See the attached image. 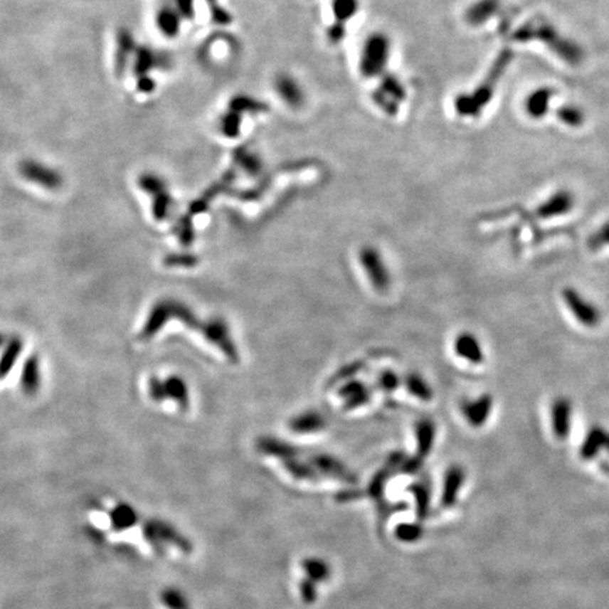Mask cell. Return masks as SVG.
<instances>
[{
    "mask_svg": "<svg viewBox=\"0 0 609 609\" xmlns=\"http://www.w3.org/2000/svg\"><path fill=\"white\" fill-rule=\"evenodd\" d=\"M405 386L411 395L419 398L420 401L428 402V401H432V398H433V389L419 374L409 373L405 377Z\"/></svg>",
    "mask_w": 609,
    "mask_h": 609,
    "instance_id": "cell-18",
    "label": "cell"
},
{
    "mask_svg": "<svg viewBox=\"0 0 609 609\" xmlns=\"http://www.w3.org/2000/svg\"><path fill=\"white\" fill-rule=\"evenodd\" d=\"M140 185L144 191L150 192L154 198V216L158 221H164L168 216V211L171 208V196L166 192L165 185L161 179L144 175L140 179Z\"/></svg>",
    "mask_w": 609,
    "mask_h": 609,
    "instance_id": "cell-9",
    "label": "cell"
},
{
    "mask_svg": "<svg viewBox=\"0 0 609 609\" xmlns=\"http://www.w3.org/2000/svg\"><path fill=\"white\" fill-rule=\"evenodd\" d=\"M558 119L570 127H581L584 123V115L578 107L563 106L557 110Z\"/></svg>",
    "mask_w": 609,
    "mask_h": 609,
    "instance_id": "cell-26",
    "label": "cell"
},
{
    "mask_svg": "<svg viewBox=\"0 0 609 609\" xmlns=\"http://www.w3.org/2000/svg\"><path fill=\"white\" fill-rule=\"evenodd\" d=\"M21 386L27 393L36 392L40 386V370H38V363L36 357L30 359L26 363L24 373L21 376Z\"/></svg>",
    "mask_w": 609,
    "mask_h": 609,
    "instance_id": "cell-22",
    "label": "cell"
},
{
    "mask_svg": "<svg viewBox=\"0 0 609 609\" xmlns=\"http://www.w3.org/2000/svg\"><path fill=\"white\" fill-rule=\"evenodd\" d=\"M391 54V40L385 33H371L364 41L360 57V73L366 78L378 76L385 71Z\"/></svg>",
    "mask_w": 609,
    "mask_h": 609,
    "instance_id": "cell-3",
    "label": "cell"
},
{
    "mask_svg": "<svg viewBox=\"0 0 609 609\" xmlns=\"http://www.w3.org/2000/svg\"><path fill=\"white\" fill-rule=\"evenodd\" d=\"M228 109H230V110H234V112H237V113H240V115H243L244 112H253V113L263 112V110L265 109V106H264L261 102L254 100V99H251V97H247V96H235V97L230 102Z\"/></svg>",
    "mask_w": 609,
    "mask_h": 609,
    "instance_id": "cell-25",
    "label": "cell"
},
{
    "mask_svg": "<svg viewBox=\"0 0 609 609\" xmlns=\"http://www.w3.org/2000/svg\"><path fill=\"white\" fill-rule=\"evenodd\" d=\"M492 405H494L492 396L489 393H482L480 398L465 402L462 406V411L467 419L472 425H481L488 419L492 411Z\"/></svg>",
    "mask_w": 609,
    "mask_h": 609,
    "instance_id": "cell-14",
    "label": "cell"
},
{
    "mask_svg": "<svg viewBox=\"0 0 609 609\" xmlns=\"http://www.w3.org/2000/svg\"><path fill=\"white\" fill-rule=\"evenodd\" d=\"M344 36H346V27L341 23H336L334 21V24L330 26L329 30H327V38L333 44L334 43H340L344 38Z\"/></svg>",
    "mask_w": 609,
    "mask_h": 609,
    "instance_id": "cell-33",
    "label": "cell"
},
{
    "mask_svg": "<svg viewBox=\"0 0 609 609\" xmlns=\"http://www.w3.org/2000/svg\"><path fill=\"white\" fill-rule=\"evenodd\" d=\"M576 206L574 195L570 191L560 189L541 202L536 211L541 219H557L567 216Z\"/></svg>",
    "mask_w": 609,
    "mask_h": 609,
    "instance_id": "cell-7",
    "label": "cell"
},
{
    "mask_svg": "<svg viewBox=\"0 0 609 609\" xmlns=\"http://www.w3.org/2000/svg\"><path fill=\"white\" fill-rule=\"evenodd\" d=\"M274 88L277 95L290 106L294 109H298L304 105V93L298 83V80L294 76L288 74H280L275 78Z\"/></svg>",
    "mask_w": 609,
    "mask_h": 609,
    "instance_id": "cell-12",
    "label": "cell"
},
{
    "mask_svg": "<svg viewBox=\"0 0 609 609\" xmlns=\"http://www.w3.org/2000/svg\"><path fill=\"white\" fill-rule=\"evenodd\" d=\"M499 7V0H478L471 4L465 13V20L471 26H481Z\"/></svg>",
    "mask_w": 609,
    "mask_h": 609,
    "instance_id": "cell-15",
    "label": "cell"
},
{
    "mask_svg": "<svg viewBox=\"0 0 609 609\" xmlns=\"http://www.w3.org/2000/svg\"><path fill=\"white\" fill-rule=\"evenodd\" d=\"M573 415V403L566 396H557L550 405V419L553 430L557 436H567L570 432Z\"/></svg>",
    "mask_w": 609,
    "mask_h": 609,
    "instance_id": "cell-11",
    "label": "cell"
},
{
    "mask_svg": "<svg viewBox=\"0 0 609 609\" xmlns=\"http://www.w3.org/2000/svg\"><path fill=\"white\" fill-rule=\"evenodd\" d=\"M172 9H175L182 18L194 17V0H165Z\"/></svg>",
    "mask_w": 609,
    "mask_h": 609,
    "instance_id": "cell-29",
    "label": "cell"
},
{
    "mask_svg": "<svg viewBox=\"0 0 609 609\" xmlns=\"http://www.w3.org/2000/svg\"><path fill=\"white\" fill-rule=\"evenodd\" d=\"M399 383H401L399 377L395 373H392V371L382 373L380 378H378V385H380L381 389H383L386 392H392V391L398 389Z\"/></svg>",
    "mask_w": 609,
    "mask_h": 609,
    "instance_id": "cell-32",
    "label": "cell"
},
{
    "mask_svg": "<svg viewBox=\"0 0 609 609\" xmlns=\"http://www.w3.org/2000/svg\"><path fill=\"white\" fill-rule=\"evenodd\" d=\"M359 261L364 268L371 287L377 292L385 294L391 287V275L380 251L376 247L366 245L359 251Z\"/></svg>",
    "mask_w": 609,
    "mask_h": 609,
    "instance_id": "cell-5",
    "label": "cell"
},
{
    "mask_svg": "<svg viewBox=\"0 0 609 609\" xmlns=\"http://www.w3.org/2000/svg\"><path fill=\"white\" fill-rule=\"evenodd\" d=\"M360 9L359 0H332V10L336 23L346 24L351 20Z\"/></svg>",
    "mask_w": 609,
    "mask_h": 609,
    "instance_id": "cell-19",
    "label": "cell"
},
{
    "mask_svg": "<svg viewBox=\"0 0 609 609\" xmlns=\"http://www.w3.org/2000/svg\"><path fill=\"white\" fill-rule=\"evenodd\" d=\"M551 96H553V92L549 88H541V89L534 90L532 95L528 96V99L525 102V107H526L528 115L533 119L543 117L549 110V102H550Z\"/></svg>",
    "mask_w": 609,
    "mask_h": 609,
    "instance_id": "cell-16",
    "label": "cell"
},
{
    "mask_svg": "<svg viewBox=\"0 0 609 609\" xmlns=\"http://www.w3.org/2000/svg\"><path fill=\"white\" fill-rule=\"evenodd\" d=\"M339 393L346 401L347 408H357V406L366 403L370 398L369 388L363 382H359V381H351V382L346 383L340 389Z\"/></svg>",
    "mask_w": 609,
    "mask_h": 609,
    "instance_id": "cell-17",
    "label": "cell"
},
{
    "mask_svg": "<svg viewBox=\"0 0 609 609\" xmlns=\"http://www.w3.org/2000/svg\"><path fill=\"white\" fill-rule=\"evenodd\" d=\"M380 90L382 93H385L388 97L395 100L396 103L402 102L406 97V92H405V88L402 86V83L398 80L396 76L389 75V74H386L382 78Z\"/></svg>",
    "mask_w": 609,
    "mask_h": 609,
    "instance_id": "cell-23",
    "label": "cell"
},
{
    "mask_svg": "<svg viewBox=\"0 0 609 609\" xmlns=\"http://www.w3.org/2000/svg\"><path fill=\"white\" fill-rule=\"evenodd\" d=\"M561 300L573 319L586 329H595L603 322L600 306L587 298L581 291L573 287H566L561 291Z\"/></svg>",
    "mask_w": 609,
    "mask_h": 609,
    "instance_id": "cell-4",
    "label": "cell"
},
{
    "mask_svg": "<svg viewBox=\"0 0 609 609\" xmlns=\"http://www.w3.org/2000/svg\"><path fill=\"white\" fill-rule=\"evenodd\" d=\"M221 127L225 137H230V139L238 137L240 129H241V115L228 109V113H225L221 120Z\"/></svg>",
    "mask_w": 609,
    "mask_h": 609,
    "instance_id": "cell-24",
    "label": "cell"
},
{
    "mask_svg": "<svg viewBox=\"0 0 609 609\" xmlns=\"http://www.w3.org/2000/svg\"><path fill=\"white\" fill-rule=\"evenodd\" d=\"M590 245L593 248H601L609 245V221L598 228L590 238Z\"/></svg>",
    "mask_w": 609,
    "mask_h": 609,
    "instance_id": "cell-30",
    "label": "cell"
},
{
    "mask_svg": "<svg viewBox=\"0 0 609 609\" xmlns=\"http://www.w3.org/2000/svg\"><path fill=\"white\" fill-rule=\"evenodd\" d=\"M164 393L165 398H172L178 403H181L184 408L188 406L189 398H188V389L185 382L176 377H172L164 382Z\"/></svg>",
    "mask_w": 609,
    "mask_h": 609,
    "instance_id": "cell-21",
    "label": "cell"
},
{
    "mask_svg": "<svg viewBox=\"0 0 609 609\" xmlns=\"http://www.w3.org/2000/svg\"><path fill=\"white\" fill-rule=\"evenodd\" d=\"M109 518L112 521V525L116 529H122V528H129L132 524L136 522L137 512L132 507H127V505L122 504V505L115 507L110 511Z\"/></svg>",
    "mask_w": 609,
    "mask_h": 609,
    "instance_id": "cell-20",
    "label": "cell"
},
{
    "mask_svg": "<svg viewBox=\"0 0 609 609\" xmlns=\"http://www.w3.org/2000/svg\"><path fill=\"white\" fill-rule=\"evenodd\" d=\"M455 351L460 359L474 366H480L485 360V354L480 340L477 339L475 334L470 332H462L457 336L455 341Z\"/></svg>",
    "mask_w": 609,
    "mask_h": 609,
    "instance_id": "cell-10",
    "label": "cell"
},
{
    "mask_svg": "<svg viewBox=\"0 0 609 609\" xmlns=\"http://www.w3.org/2000/svg\"><path fill=\"white\" fill-rule=\"evenodd\" d=\"M195 260L196 258L192 257V255H174V257L166 258L165 264H168V265H185V267H189V265H194L196 263Z\"/></svg>",
    "mask_w": 609,
    "mask_h": 609,
    "instance_id": "cell-34",
    "label": "cell"
},
{
    "mask_svg": "<svg viewBox=\"0 0 609 609\" xmlns=\"http://www.w3.org/2000/svg\"><path fill=\"white\" fill-rule=\"evenodd\" d=\"M20 349H21L20 340H13L9 344V347L6 349V351L3 354V359L0 361V378L4 377L7 374V371L11 369V366L14 364V360L17 359V356L20 353Z\"/></svg>",
    "mask_w": 609,
    "mask_h": 609,
    "instance_id": "cell-27",
    "label": "cell"
},
{
    "mask_svg": "<svg viewBox=\"0 0 609 609\" xmlns=\"http://www.w3.org/2000/svg\"><path fill=\"white\" fill-rule=\"evenodd\" d=\"M208 4H209V7H211L212 18H213L218 24H222V26H228V24H230V21H231V16L228 14V11H225V10L219 6L218 0H208Z\"/></svg>",
    "mask_w": 609,
    "mask_h": 609,
    "instance_id": "cell-31",
    "label": "cell"
},
{
    "mask_svg": "<svg viewBox=\"0 0 609 609\" xmlns=\"http://www.w3.org/2000/svg\"><path fill=\"white\" fill-rule=\"evenodd\" d=\"M235 159L247 172H250L253 175L258 174L261 171V161L258 159V157L253 155L250 152H245V150L235 152Z\"/></svg>",
    "mask_w": 609,
    "mask_h": 609,
    "instance_id": "cell-28",
    "label": "cell"
},
{
    "mask_svg": "<svg viewBox=\"0 0 609 609\" xmlns=\"http://www.w3.org/2000/svg\"><path fill=\"white\" fill-rule=\"evenodd\" d=\"M0 344H1V336H0Z\"/></svg>",
    "mask_w": 609,
    "mask_h": 609,
    "instance_id": "cell-35",
    "label": "cell"
},
{
    "mask_svg": "<svg viewBox=\"0 0 609 609\" xmlns=\"http://www.w3.org/2000/svg\"><path fill=\"white\" fill-rule=\"evenodd\" d=\"M20 174L30 182H34L48 189H57L63 185V176L60 172L37 161L21 162Z\"/></svg>",
    "mask_w": 609,
    "mask_h": 609,
    "instance_id": "cell-8",
    "label": "cell"
},
{
    "mask_svg": "<svg viewBox=\"0 0 609 609\" xmlns=\"http://www.w3.org/2000/svg\"><path fill=\"white\" fill-rule=\"evenodd\" d=\"M512 57H514V53L511 50L501 51L497 61L491 67L487 79L475 89V92L471 95L461 93L460 96H457L455 107L460 116H478L481 113L482 107L491 100L494 88L498 79L507 70V67L509 65Z\"/></svg>",
    "mask_w": 609,
    "mask_h": 609,
    "instance_id": "cell-1",
    "label": "cell"
},
{
    "mask_svg": "<svg viewBox=\"0 0 609 609\" xmlns=\"http://www.w3.org/2000/svg\"><path fill=\"white\" fill-rule=\"evenodd\" d=\"M134 74L137 75L139 89L144 93H150L154 89V82L150 73L157 70V67L164 65V57L149 47H136L134 53Z\"/></svg>",
    "mask_w": 609,
    "mask_h": 609,
    "instance_id": "cell-6",
    "label": "cell"
},
{
    "mask_svg": "<svg viewBox=\"0 0 609 609\" xmlns=\"http://www.w3.org/2000/svg\"><path fill=\"white\" fill-rule=\"evenodd\" d=\"M514 38L518 41H528L533 38H539L543 43H546L560 58H563L570 64H578L583 58L581 50L576 44L560 37L558 33L549 24H541L536 28H533L532 26H525L524 28L517 31Z\"/></svg>",
    "mask_w": 609,
    "mask_h": 609,
    "instance_id": "cell-2",
    "label": "cell"
},
{
    "mask_svg": "<svg viewBox=\"0 0 609 609\" xmlns=\"http://www.w3.org/2000/svg\"><path fill=\"white\" fill-rule=\"evenodd\" d=\"M147 536L152 544H155L157 547L171 544L184 549V546H186V540L182 534L176 532V529H174L169 524L161 521H154L149 525Z\"/></svg>",
    "mask_w": 609,
    "mask_h": 609,
    "instance_id": "cell-13",
    "label": "cell"
}]
</instances>
